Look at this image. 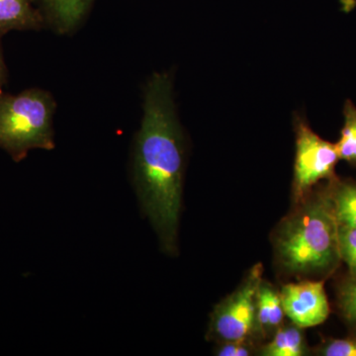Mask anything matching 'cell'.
<instances>
[{"label":"cell","mask_w":356,"mask_h":356,"mask_svg":"<svg viewBox=\"0 0 356 356\" xmlns=\"http://www.w3.org/2000/svg\"><path fill=\"white\" fill-rule=\"evenodd\" d=\"M144 97V116L134 149V185L161 247L173 254L182 208L185 143L170 76L153 74Z\"/></svg>","instance_id":"1"},{"label":"cell","mask_w":356,"mask_h":356,"mask_svg":"<svg viewBox=\"0 0 356 356\" xmlns=\"http://www.w3.org/2000/svg\"><path fill=\"white\" fill-rule=\"evenodd\" d=\"M297 204V209L278 228L276 259L293 275L324 273L341 259L332 193H310Z\"/></svg>","instance_id":"2"},{"label":"cell","mask_w":356,"mask_h":356,"mask_svg":"<svg viewBox=\"0 0 356 356\" xmlns=\"http://www.w3.org/2000/svg\"><path fill=\"white\" fill-rule=\"evenodd\" d=\"M56 107L53 95L43 89H26L14 95L0 90V149L15 163L33 149H53Z\"/></svg>","instance_id":"3"},{"label":"cell","mask_w":356,"mask_h":356,"mask_svg":"<svg viewBox=\"0 0 356 356\" xmlns=\"http://www.w3.org/2000/svg\"><path fill=\"white\" fill-rule=\"evenodd\" d=\"M295 134L296 156L292 194L297 204L311 193L316 184L334 175L339 156L336 144L322 139L300 117L295 120Z\"/></svg>","instance_id":"4"},{"label":"cell","mask_w":356,"mask_h":356,"mask_svg":"<svg viewBox=\"0 0 356 356\" xmlns=\"http://www.w3.org/2000/svg\"><path fill=\"white\" fill-rule=\"evenodd\" d=\"M261 282L262 264H257L240 287L215 309L211 329L224 343L247 341L257 329V293Z\"/></svg>","instance_id":"5"},{"label":"cell","mask_w":356,"mask_h":356,"mask_svg":"<svg viewBox=\"0 0 356 356\" xmlns=\"http://www.w3.org/2000/svg\"><path fill=\"white\" fill-rule=\"evenodd\" d=\"M280 296L285 316L301 329L323 324L329 317L331 310L323 281L289 283L282 287Z\"/></svg>","instance_id":"6"},{"label":"cell","mask_w":356,"mask_h":356,"mask_svg":"<svg viewBox=\"0 0 356 356\" xmlns=\"http://www.w3.org/2000/svg\"><path fill=\"white\" fill-rule=\"evenodd\" d=\"M43 17L44 27L60 35L77 29L95 0H33Z\"/></svg>","instance_id":"7"},{"label":"cell","mask_w":356,"mask_h":356,"mask_svg":"<svg viewBox=\"0 0 356 356\" xmlns=\"http://www.w3.org/2000/svg\"><path fill=\"white\" fill-rule=\"evenodd\" d=\"M43 17L33 0H0V36L10 31H38Z\"/></svg>","instance_id":"8"},{"label":"cell","mask_w":356,"mask_h":356,"mask_svg":"<svg viewBox=\"0 0 356 356\" xmlns=\"http://www.w3.org/2000/svg\"><path fill=\"white\" fill-rule=\"evenodd\" d=\"M284 316L280 293L275 291L270 285L261 282L257 293V329L264 334L277 331L283 324Z\"/></svg>","instance_id":"9"},{"label":"cell","mask_w":356,"mask_h":356,"mask_svg":"<svg viewBox=\"0 0 356 356\" xmlns=\"http://www.w3.org/2000/svg\"><path fill=\"white\" fill-rule=\"evenodd\" d=\"M301 327L294 324L281 325L273 339L261 350L264 356H302L306 355V341Z\"/></svg>","instance_id":"10"},{"label":"cell","mask_w":356,"mask_h":356,"mask_svg":"<svg viewBox=\"0 0 356 356\" xmlns=\"http://www.w3.org/2000/svg\"><path fill=\"white\" fill-rule=\"evenodd\" d=\"M337 222L356 229V185L341 184L332 192Z\"/></svg>","instance_id":"11"},{"label":"cell","mask_w":356,"mask_h":356,"mask_svg":"<svg viewBox=\"0 0 356 356\" xmlns=\"http://www.w3.org/2000/svg\"><path fill=\"white\" fill-rule=\"evenodd\" d=\"M344 123L336 147L339 159L356 163V107L350 102L344 105Z\"/></svg>","instance_id":"12"},{"label":"cell","mask_w":356,"mask_h":356,"mask_svg":"<svg viewBox=\"0 0 356 356\" xmlns=\"http://www.w3.org/2000/svg\"><path fill=\"white\" fill-rule=\"evenodd\" d=\"M339 257L346 262L351 276L356 277V229L339 225Z\"/></svg>","instance_id":"13"},{"label":"cell","mask_w":356,"mask_h":356,"mask_svg":"<svg viewBox=\"0 0 356 356\" xmlns=\"http://www.w3.org/2000/svg\"><path fill=\"white\" fill-rule=\"evenodd\" d=\"M339 305L343 316L350 325H356V277H353L341 287Z\"/></svg>","instance_id":"14"},{"label":"cell","mask_w":356,"mask_h":356,"mask_svg":"<svg viewBox=\"0 0 356 356\" xmlns=\"http://www.w3.org/2000/svg\"><path fill=\"white\" fill-rule=\"evenodd\" d=\"M325 356H356V339H332L321 350Z\"/></svg>","instance_id":"15"},{"label":"cell","mask_w":356,"mask_h":356,"mask_svg":"<svg viewBox=\"0 0 356 356\" xmlns=\"http://www.w3.org/2000/svg\"><path fill=\"white\" fill-rule=\"evenodd\" d=\"M252 353L250 346L245 341H225L217 350L219 356H248Z\"/></svg>","instance_id":"16"},{"label":"cell","mask_w":356,"mask_h":356,"mask_svg":"<svg viewBox=\"0 0 356 356\" xmlns=\"http://www.w3.org/2000/svg\"><path fill=\"white\" fill-rule=\"evenodd\" d=\"M0 40H1V36H0ZM7 79H8V72H7L3 54H2L1 43H0V90H3V86L7 83Z\"/></svg>","instance_id":"17"}]
</instances>
